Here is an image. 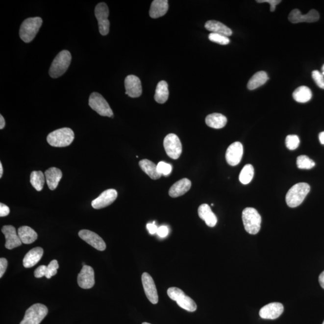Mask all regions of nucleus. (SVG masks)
I'll list each match as a JSON object with an SVG mask.
<instances>
[{
    "instance_id": "nucleus-1",
    "label": "nucleus",
    "mask_w": 324,
    "mask_h": 324,
    "mask_svg": "<svg viewBox=\"0 0 324 324\" xmlns=\"http://www.w3.org/2000/svg\"><path fill=\"white\" fill-rule=\"evenodd\" d=\"M310 191V187L307 183H299L295 184L289 190L286 195V202L289 207H298L304 201Z\"/></svg>"
},
{
    "instance_id": "nucleus-2",
    "label": "nucleus",
    "mask_w": 324,
    "mask_h": 324,
    "mask_svg": "<svg viewBox=\"0 0 324 324\" xmlns=\"http://www.w3.org/2000/svg\"><path fill=\"white\" fill-rule=\"evenodd\" d=\"M74 139V131L68 127L53 131L47 136L48 144L55 147H68L71 145Z\"/></svg>"
},
{
    "instance_id": "nucleus-3",
    "label": "nucleus",
    "mask_w": 324,
    "mask_h": 324,
    "mask_svg": "<svg viewBox=\"0 0 324 324\" xmlns=\"http://www.w3.org/2000/svg\"><path fill=\"white\" fill-rule=\"evenodd\" d=\"M72 60L71 53L68 50H63L56 56L53 60L49 71L52 78L62 76L68 71Z\"/></svg>"
},
{
    "instance_id": "nucleus-4",
    "label": "nucleus",
    "mask_w": 324,
    "mask_h": 324,
    "mask_svg": "<svg viewBox=\"0 0 324 324\" xmlns=\"http://www.w3.org/2000/svg\"><path fill=\"white\" fill-rule=\"evenodd\" d=\"M42 23V19L40 17L26 19L21 25L20 29V38L24 42H31L38 33Z\"/></svg>"
},
{
    "instance_id": "nucleus-5",
    "label": "nucleus",
    "mask_w": 324,
    "mask_h": 324,
    "mask_svg": "<svg viewBox=\"0 0 324 324\" xmlns=\"http://www.w3.org/2000/svg\"><path fill=\"white\" fill-rule=\"evenodd\" d=\"M242 219L244 226L249 234L255 235L260 231L261 217L256 209L245 208L243 211Z\"/></svg>"
},
{
    "instance_id": "nucleus-6",
    "label": "nucleus",
    "mask_w": 324,
    "mask_h": 324,
    "mask_svg": "<svg viewBox=\"0 0 324 324\" xmlns=\"http://www.w3.org/2000/svg\"><path fill=\"white\" fill-rule=\"evenodd\" d=\"M46 306L37 303L26 310L25 316L20 324H40L48 314Z\"/></svg>"
},
{
    "instance_id": "nucleus-7",
    "label": "nucleus",
    "mask_w": 324,
    "mask_h": 324,
    "mask_svg": "<svg viewBox=\"0 0 324 324\" xmlns=\"http://www.w3.org/2000/svg\"><path fill=\"white\" fill-rule=\"evenodd\" d=\"M88 103L91 108L100 116L113 117L110 106L100 94L96 92L91 94Z\"/></svg>"
},
{
    "instance_id": "nucleus-8",
    "label": "nucleus",
    "mask_w": 324,
    "mask_h": 324,
    "mask_svg": "<svg viewBox=\"0 0 324 324\" xmlns=\"http://www.w3.org/2000/svg\"><path fill=\"white\" fill-rule=\"evenodd\" d=\"M163 146L168 156L173 159H177L181 156L182 144L177 135L170 133L166 136Z\"/></svg>"
},
{
    "instance_id": "nucleus-9",
    "label": "nucleus",
    "mask_w": 324,
    "mask_h": 324,
    "mask_svg": "<svg viewBox=\"0 0 324 324\" xmlns=\"http://www.w3.org/2000/svg\"><path fill=\"white\" fill-rule=\"evenodd\" d=\"M95 16L98 21L99 31L102 36H106L109 32L110 23L108 20L109 9L104 2H100L95 8Z\"/></svg>"
},
{
    "instance_id": "nucleus-10",
    "label": "nucleus",
    "mask_w": 324,
    "mask_h": 324,
    "mask_svg": "<svg viewBox=\"0 0 324 324\" xmlns=\"http://www.w3.org/2000/svg\"><path fill=\"white\" fill-rule=\"evenodd\" d=\"M142 282L147 299L152 304H157L159 301V297L153 278L149 273H144L142 275Z\"/></svg>"
},
{
    "instance_id": "nucleus-11",
    "label": "nucleus",
    "mask_w": 324,
    "mask_h": 324,
    "mask_svg": "<svg viewBox=\"0 0 324 324\" xmlns=\"http://www.w3.org/2000/svg\"><path fill=\"white\" fill-rule=\"evenodd\" d=\"M320 19V15L317 10H310L306 15H302L299 9L292 10L289 15L288 20L291 23L298 24L301 23H312L317 22Z\"/></svg>"
},
{
    "instance_id": "nucleus-12",
    "label": "nucleus",
    "mask_w": 324,
    "mask_h": 324,
    "mask_svg": "<svg viewBox=\"0 0 324 324\" xmlns=\"http://www.w3.org/2000/svg\"><path fill=\"white\" fill-rule=\"evenodd\" d=\"M79 236L88 245L92 246L98 250L103 251L106 249L105 243L102 238L95 232L89 231V230L83 229L79 232Z\"/></svg>"
},
{
    "instance_id": "nucleus-13",
    "label": "nucleus",
    "mask_w": 324,
    "mask_h": 324,
    "mask_svg": "<svg viewBox=\"0 0 324 324\" xmlns=\"http://www.w3.org/2000/svg\"><path fill=\"white\" fill-rule=\"evenodd\" d=\"M243 155V146L240 142H235L230 145L226 152V162L234 167L239 164Z\"/></svg>"
},
{
    "instance_id": "nucleus-14",
    "label": "nucleus",
    "mask_w": 324,
    "mask_h": 324,
    "mask_svg": "<svg viewBox=\"0 0 324 324\" xmlns=\"http://www.w3.org/2000/svg\"><path fill=\"white\" fill-rule=\"evenodd\" d=\"M77 283L82 289H90L93 287L95 284V272L92 267L83 266L81 272L77 276Z\"/></svg>"
},
{
    "instance_id": "nucleus-15",
    "label": "nucleus",
    "mask_w": 324,
    "mask_h": 324,
    "mask_svg": "<svg viewBox=\"0 0 324 324\" xmlns=\"http://www.w3.org/2000/svg\"><path fill=\"white\" fill-rule=\"evenodd\" d=\"M125 94L132 98H138L142 95L143 88L139 77L131 75L125 77Z\"/></svg>"
},
{
    "instance_id": "nucleus-16",
    "label": "nucleus",
    "mask_w": 324,
    "mask_h": 324,
    "mask_svg": "<svg viewBox=\"0 0 324 324\" xmlns=\"http://www.w3.org/2000/svg\"><path fill=\"white\" fill-rule=\"evenodd\" d=\"M117 196L118 193L116 190H106L101 193L98 198L93 200L92 207L95 209H101L108 207L116 200Z\"/></svg>"
},
{
    "instance_id": "nucleus-17",
    "label": "nucleus",
    "mask_w": 324,
    "mask_h": 324,
    "mask_svg": "<svg viewBox=\"0 0 324 324\" xmlns=\"http://www.w3.org/2000/svg\"><path fill=\"white\" fill-rule=\"evenodd\" d=\"M284 307L280 302H272L261 308L259 316L265 320H275L282 314Z\"/></svg>"
},
{
    "instance_id": "nucleus-18",
    "label": "nucleus",
    "mask_w": 324,
    "mask_h": 324,
    "mask_svg": "<svg viewBox=\"0 0 324 324\" xmlns=\"http://www.w3.org/2000/svg\"><path fill=\"white\" fill-rule=\"evenodd\" d=\"M1 231L6 238V248L9 250L18 248L22 245V242L19 237L15 227L12 225H6L2 227Z\"/></svg>"
},
{
    "instance_id": "nucleus-19",
    "label": "nucleus",
    "mask_w": 324,
    "mask_h": 324,
    "mask_svg": "<svg viewBox=\"0 0 324 324\" xmlns=\"http://www.w3.org/2000/svg\"><path fill=\"white\" fill-rule=\"evenodd\" d=\"M191 185V181L189 179H181L171 186L169 191V195L172 198L181 197L189 191Z\"/></svg>"
},
{
    "instance_id": "nucleus-20",
    "label": "nucleus",
    "mask_w": 324,
    "mask_h": 324,
    "mask_svg": "<svg viewBox=\"0 0 324 324\" xmlns=\"http://www.w3.org/2000/svg\"><path fill=\"white\" fill-rule=\"evenodd\" d=\"M62 172L58 168L52 167L45 171V176L50 190L53 191L57 188L59 182L62 178Z\"/></svg>"
},
{
    "instance_id": "nucleus-21",
    "label": "nucleus",
    "mask_w": 324,
    "mask_h": 324,
    "mask_svg": "<svg viewBox=\"0 0 324 324\" xmlns=\"http://www.w3.org/2000/svg\"><path fill=\"white\" fill-rule=\"evenodd\" d=\"M43 254H44V250L41 248L37 247L31 249L24 257V267L26 269L34 267L41 260Z\"/></svg>"
},
{
    "instance_id": "nucleus-22",
    "label": "nucleus",
    "mask_w": 324,
    "mask_h": 324,
    "mask_svg": "<svg viewBox=\"0 0 324 324\" xmlns=\"http://www.w3.org/2000/svg\"><path fill=\"white\" fill-rule=\"evenodd\" d=\"M198 215L200 219L205 221V224L209 227L215 226L218 222V219L215 214L211 210L210 206L206 203L199 206L198 208Z\"/></svg>"
},
{
    "instance_id": "nucleus-23",
    "label": "nucleus",
    "mask_w": 324,
    "mask_h": 324,
    "mask_svg": "<svg viewBox=\"0 0 324 324\" xmlns=\"http://www.w3.org/2000/svg\"><path fill=\"white\" fill-rule=\"evenodd\" d=\"M168 8L167 0H154L151 5L150 16L154 19L162 17L167 13Z\"/></svg>"
},
{
    "instance_id": "nucleus-24",
    "label": "nucleus",
    "mask_w": 324,
    "mask_h": 324,
    "mask_svg": "<svg viewBox=\"0 0 324 324\" xmlns=\"http://www.w3.org/2000/svg\"><path fill=\"white\" fill-rule=\"evenodd\" d=\"M205 27L211 33L224 35V36H230L232 34L231 29L227 27L221 22L217 21H208L205 24Z\"/></svg>"
},
{
    "instance_id": "nucleus-25",
    "label": "nucleus",
    "mask_w": 324,
    "mask_h": 324,
    "mask_svg": "<svg viewBox=\"0 0 324 324\" xmlns=\"http://www.w3.org/2000/svg\"><path fill=\"white\" fill-rule=\"evenodd\" d=\"M18 234L21 242L25 245L33 243L37 240V234L31 227L23 226L18 230Z\"/></svg>"
},
{
    "instance_id": "nucleus-26",
    "label": "nucleus",
    "mask_w": 324,
    "mask_h": 324,
    "mask_svg": "<svg viewBox=\"0 0 324 324\" xmlns=\"http://www.w3.org/2000/svg\"><path fill=\"white\" fill-rule=\"evenodd\" d=\"M206 124L208 126L219 129L225 126L227 123L226 117L219 113H213L206 117Z\"/></svg>"
},
{
    "instance_id": "nucleus-27",
    "label": "nucleus",
    "mask_w": 324,
    "mask_h": 324,
    "mask_svg": "<svg viewBox=\"0 0 324 324\" xmlns=\"http://www.w3.org/2000/svg\"><path fill=\"white\" fill-rule=\"evenodd\" d=\"M139 167L152 179H157L161 177V174L158 172L157 165L150 160L144 159L139 162Z\"/></svg>"
},
{
    "instance_id": "nucleus-28",
    "label": "nucleus",
    "mask_w": 324,
    "mask_h": 324,
    "mask_svg": "<svg viewBox=\"0 0 324 324\" xmlns=\"http://www.w3.org/2000/svg\"><path fill=\"white\" fill-rule=\"evenodd\" d=\"M268 80H269V76H268L266 72L259 71L257 72L249 80L248 84V89L250 90H255L257 88L260 87L266 84Z\"/></svg>"
},
{
    "instance_id": "nucleus-29",
    "label": "nucleus",
    "mask_w": 324,
    "mask_h": 324,
    "mask_svg": "<svg viewBox=\"0 0 324 324\" xmlns=\"http://www.w3.org/2000/svg\"><path fill=\"white\" fill-rule=\"evenodd\" d=\"M293 96L294 100L299 103H306L312 98V93L309 87L301 86L294 91Z\"/></svg>"
},
{
    "instance_id": "nucleus-30",
    "label": "nucleus",
    "mask_w": 324,
    "mask_h": 324,
    "mask_svg": "<svg viewBox=\"0 0 324 324\" xmlns=\"http://www.w3.org/2000/svg\"><path fill=\"white\" fill-rule=\"evenodd\" d=\"M169 98L168 85L167 82L162 81L158 83L154 99L157 103L163 104L168 100Z\"/></svg>"
},
{
    "instance_id": "nucleus-31",
    "label": "nucleus",
    "mask_w": 324,
    "mask_h": 324,
    "mask_svg": "<svg viewBox=\"0 0 324 324\" xmlns=\"http://www.w3.org/2000/svg\"><path fill=\"white\" fill-rule=\"evenodd\" d=\"M176 302L179 307L187 311L193 312L197 309V304L191 297L186 296L185 294L179 297Z\"/></svg>"
},
{
    "instance_id": "nucleus-32",
    "label": "nucleus",
    "mask_w": 324,
    "mask_h": 324,
    "mask_svg": "<svg viewBox=\"0 0 324 324\" xmlns=\"http://www.w3.org/2000/svg\"><path fill=\"white\" fill-rule=\"evenodd\" d=\"M45 176L42 171H33L30 175V183L37 191H41L44 187Z\"/></svg>"
},
{
    "instance_id": "nucleus-33",
    "label": "nucleus",
    "mask_w": 324,
    "mask_h": 324,
    "mask_svg": "<svg viewBox=\"0 0 324 324\" xmlns=\"http://www.w3.org/2000/svg\"><path fill=\"white\" fill-rule=\"evenodd\" d=\"M254 176V168L250 164L246 165L241 171L239 179L243 184H248L252 180Z\"/></svg>"
},
{
    "instance_id": "nucleus-34",
    "label": "nucleus",
    "mask_w": 324,
    "mask_h": 324,
    "mask_svg": "<svg viewBox=\"0 0 324 324\" xmlns=\"http://www.w3.org/2000/svg\"><path fill=\"white\" fill-rule=\"evenodd\" d=\"M297 167L301 170H310L315 166V163L312 159L305 155L297 157Z\"/></svg>"
},
{
    "instance_id": "nucleus-35",
    "label": "nucleus",
    "mask_w": 324,
    "mask_h": 324,
    "mask_svg": "<svg viewBox=\"0 0 324 324\" xmlns=\"http://www.w3.org/2000/svg\"><path fill=\"white\" fill-rule=\"evenodd\" d=\"M299 143H300V141H299L298 136L290 135L286 136L285 140L286 146L290 150H294L298 148Z\"/></svg>"
},
{
    "instance_id": "nucleus-36",
    "label": "nucleus",
    "mask_w": 324,
    "mask_h": 324,
    "mask_svg": "<svg viewBox=\"0 0 324 324\" xmlns=\"http://www.w3.org/2000/svg\"><path fill=\"white\" fill-rule=\"evenodd\" d=\"M208 39L210 41L217 43V44L222 45H228L230 43V40L228 37L224 36V35L211 33L209 34Z\"/></svg>"
},
{
    "instance_id": "nucleus-37",
    "label": "nucleus",
    "mask_w": 324,
    "mask_h": 324,
    "mask_svg": "<svg viewBox=\"0 0 324 324\" xmlns=\"http://www.w3.org/2000/svg\"><path fill=\"white\" fill-rule=\"evenodd\" d=\"M158 172L161 175L168 176L172 172V165L164 162H160L157 165Z\"/></svg>"
},
{
    "instance_id": "nucleus-38",
    "label": "nucleus",
    "mask_w": 324,
    "mask_h": 324,
    "mask_svg": "<svg viewBox=\"0 0 324 324\" xmlns=\"http://www.w3.org/2000/svg\"><path fill=\"white\" fill-rule=\"evenodd\" d=\"M59 268V265L57 260H52L50 261V263L47 266V274L46 277L47 278H50L53 275H55L57 273V270Z\"/></svg>"
},
{
    "instance_id": "nucleus-39",
    "label": "nucleus",
    "mask_w": 324,
    "mask_h": 324,
    "mask_svg": "<svg viewBox=\"0 0 324 324\" xmlns=\"http://www.w3.org/2000/svg\"><path fill=\"white\" fill-rule=\"evenodd\" d=\"M168 295L171 299L174 301L177 300L179 297L183 295L184 293L183 291L178 288L172 287L168 289L167 291Z\"/></svg>"
},
{
    "instance_id": "nucleus-40",
    "label": "nucleus",
    "mask_w": 324,
    "mask_h": 324,
    "mask_svg": "<svg viewBox=\"0 0 324 324\" xmlns=\"http://www.w3.org/2000/svg\"><path fill=\"white\" fill-rule=\"evenodd\" d=\"M312 77L318 86L322 89H324V77L322 74L318 71L312 72Z\"/></svg>"
},
{
    "instance_id": "nucleus-41",
    "label": "nucleus",
    "mask_w": 324,
    "mask_h": 324,
    "mask_svg": "<svg viewBox=\"0 0 324 324\" xmlns=\"http://www.w3.org/2000/svg\"><path fill=\"white\" fill-rule=\"evenodd\" d=\"M47 274V266H39L34 272V276L36 278H41L42 277H46Z\"/></svg>"
},
{
    "instance_id": "nucleus-42",
    "label": "nucleus",
    "mask_w": 324,
    "mask_h": 324,
    "mask_svg": "<svg viewBox=\"0 0 324 324\" xmlns=\"http://www.w3.org/2000/svg\"><path fill=\"white\" fill-rule=\"evenodd\" d=\"M256 2L259 3H263V2H267L270 4V11L274 12L275 10V7L277 5L280 4L282 1L280 0H257Z\"/></svg>"
},
{
    "instance_id": "nucleus-43",
    "label": "nucleus",
    "mask_w": 324,
    "mask_h": 324,
    "mask_svg": "<svg viewBox=\"0 0 324 324\" xmlns=\"http://www.w3.org/2000/svg\"><path fill=\"white\" fill-rule=\"evenodd\" d=\"M8 262L6 258L0 259V277H2L6 271Z\"/></svg>"
},
{
    "instance_id": "nucleus-44",
    "label": "nucleus",
    "mask_w": 324,
    "mask_h": 324,
    "mask_svg": "<svg viewBox=\"0 0 324 324\" xmlns=\"http://www.w3.org/2000/svg\"><path fill=\"white\" fill-rule=\"evenodd\" d=\"M169 233V229L167 226H162L158 227L157 234L160 237L165 238L167 236Z\"/></svg>"
},
{
    "instance_id": "nucleus-45",
    "label": "nucleus",
    "mask_w": 324,
    "mask_h": 324,
    "mask_svg": "<svg viewBox=\"0 0 324 324\" xmlns=\"http://www.w3.org/2000/svg\"><path fill=\"white\" fill-rule=\"evenodd\" d=\"M10 213V209L4 203H0V216L5 217L9 215Z\"/></svg>"
},
{
    "instance_id": "nucleus-46",
    "label": "nucleus",
    "mask_w": 324,
    "mask_h": 324,
    "mask_svg": "<svg viewBox=\"0 0 324 324\" xmlns=\"http://www.w3.org/2000/svg\"><path fill=\"white\" fill-rule=\"evenodd\" d=\"M147 228L148 229L150 234H157L158 227L154 224V222L152 224H147Z\"/></svg>"
},
{
    "instance_id": "nucleus-47",
    "label": "nucleus",
    "mask_w": 324,
    "mask_h": 324,
    "mask_svg": "<svg viewBox=\"0 0 324 324\" xmlns=\"http://www.w3.org/2000/svg\"><path fill=\"white\" fill-rule=\"evenodd\" d=\"M319 282H320L321 287L324 290V271L321 273L320 277H319Z\"/></svg>"
},
{
    "instance_id": "nucleus-48",
    "label": "nucleus",
    "mask_w": 324,
    "mask_h": 324,
    "mask_svg": "<svg viewBox=\"0 0 324 324\" xmlns=\"http://www.w3.org/2000/svg\"><path fill=\"white\" fill-rule=\"evenodd\" d=\"M5 125H6V122H5L4 117L1 115L0 116V129H3Z\"/></svg>"
},
{
    "instance_id": "nucleus-49",
    "label": "nucleus",
    "mask_w": 324,
    "mask_h": 324,
    "mask_svg": "<svg viewBox=\"0 0 324 324\" xmlns=\"http://www.w3.org/2000/svg\"><path fill=\"white\" fill-rule=\"evenodd\" d=\"M319 139L321 144L324 145V132H321L319 135Z\"/></svg>"
},
{
    "instance_id": "nucleus-50",
    "label": "nucleus",
    "mask_w": 324,
    "mask_h": 324,
    "mask_svg": "<svg viewBox=\"0 0 324 324\" xmlns=\"http://www.w3.org/2000/svg\"><path fill=\"white\" fill-rule=\"evenodd\" d=\"M2 174H3V168H2V163H0V178L2 177Z\"/></svg>"
},
{
    "instance_id": "nucleus-51",
    "label": "nucleus",
    "mask_w": 324,
    "mask_h": 324,
    "mask_svg": "<svg viewBox=\"0 0 324 324\" xmlns=\"http://www.w3.org/2000/svg\"><path fill=\"white\" fill-rule=\"evenodd\" d=\"M322 70H323V74H322L324 76V66H323Z\"/></svg>"
},
{
    "instance_id": "nucleus-52",
    "label": "nucleus",
    "mask_w": 324,
    "mask_h": 324,
    "mask_svg": "<svg viewBox=\"0 0 324 324\" xmlns=\"http://www.w3.org/2000/svg\"><path fill=\"white\" fill-rule=\"evenodd\" d=\"M142 324H149V323H144Z\"/></svg>"
},
{
    "instance_id": "nucleus-53",
    "label": "nucleus",
    "mask_w": 324,
    "mask_h": 324,
    "mask_svg": "<svg viewBox=\"0 0 324 324\" xmlns=\"http://www.w3.org/2000/svg\"><path fill=\"white\" fill-rule=\"evenodd\" d=\"M323 324H324V322H323Z\"/></svg>"
}]
</instances>
